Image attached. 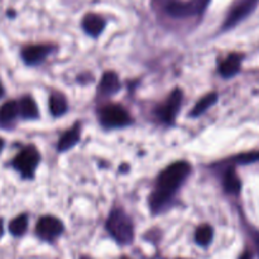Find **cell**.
<instances>
[{
    "label": "cell",
    "instance_id": "1",
    "mask_svg": "<svg viewBox=\"0 0 259 259\" xmlns=\"http://www.w3.org/2000/svg\"><path fill=\"white\" fill-rule=\"evenodd\" d=\"M191 167L187 162H176L167 167L157 181V187L151 196V207L153 211H158L166 204H168L182 182L190 175Z\"/></svg>",
    "mask_w": 259,
    "mask_h": 259
},
{
    "label": "cell",
    "instance_id": "2",
    "mask_svg": "<svg viewBox=\"0 0 259 259\" xmlns=\"http://www.w3.org/2000/svg\"><path fill=\"white\" fill-rule=\"evenodd\" d=\"M106 229L116 242L129 244L133 242L134 228L132 219L123 210H114L106 222Z\"/></svg>",
    "mask_w": 259,
    "mask_h": 259
},
{
    "label": "cell",
    "instance_id": "3",
    "mask_svg": "<svg viewBox=\"0 0 259 259\" xmlns=\"http://www.w3.org/2000/svg\"><path fill=\"white\" fill-rule=\"evenodd\" d=\"M100 121L108 129L123 128L131 124V116L123 106L109 105L101 109Z\"/></svg>",
    "mask_w": 259,
    "mask_h": 259
},
{
    "label": "cell",
    "instance_id": "4",
    "mask_svg": "<svg viewBox=\"0 0 259 259\" xmlns=\"http://www.w3.org/2000/svg\"><path fill=\"white\" fill-rule=\"evenodd\" d=\"M38 163H39V153L34 147L24 148L13 161L14 168L19 171L23 177H27V179H30L33 176Z\"/></svg>",
    "mask_w": 259,
    "mask_h": 259
},
{
    "label": "cell",
    "instance_id": "5",
    "mask_svg": "<svg viewBox=\"0 0 259 259\" xmlns=\"http://www.w3.org/2000/svg\"><path fill=\"white\" fill-rule=\"evenodd\" d=\"M207 4V0H190V2H177L171 0L166 5V10L169 15L176 18L191 17L201 12Z\"/></svg>",
    "mask_w": 259,
    "mask_h": 259
},
{
    "label": "cell",
    "instance_id": "6",
    "mask_svg": "<svg viewBox=\"0 0 259 259\" xmlns=\"http://www.w3.org/2000/svg\"><path fill=\"white\" fill-rule=\"evenodd\" d=\"M63 224L55 217H43L38 220L37 234L45 240H52L62 234Z\"/></svg>",
    "mask_w": 259,
    "mask_h": 259
},
{
    "label": "cell",
    "instance_id": "7",
    "mask_svg": "<svg viewBox=\"0 0 259 259\" xmlns=\"http://www.w3.org/2000/svg\"><path fill=\"white\" fill-rule=\"evenodd\" d=\"M182 103V93L177 89L174 93L171 94V96L168 98L167 103L159 109V118L162 119L166 123L172 124L175 121L177 113H179V109L181 106Z\"/></svg>",
    "mask_w": 259,
    "mask_h": 259
},
{
    "label": "cell",
    "instance_id": "8",
    "mask_svg": "<svg viewBox=\"0 0 259 259\" xmlns=\"http://www.w3.org/2000/svg\"><path fill=\"white\" fill-rule=\"evenodd\" d=\"M50 52L51 48L48 46H29L23 50L22 57L28 65H37V63L42 62Z\"/></svg>",
    "mask_w": 259,
    "mask_h": 259
},
{
    "label": "cell",
    "instance_id": "9",
    "mask_svg": "<svg viewBox=\"0 0 259 259\" xmlns=\"http://www.w3.org/2000/svg\"><path fill=\"white\" fill-rule=\"evenodd\" d=\"M255 2H257V0H242L240 3H238L234 7V9L230 12L229 17H228L227 27L237 24L239 20H242L243 18L247 17V15L252 12L253 8H254Z\"/></svg>",
    "mask_w": 259,
    "mask_h": 259
},
{
    "label": "cell",
    "instance_id": "10",
    "mask_svg": "<svg viewBox=\"0 0 259 259\" xmlns=\"http://www.w3.org/2000/svg\"><path fill=\"white\" fill-rule=\"evenodd\" d=\"M240 65H242V56L233 53L220 65L219 71L225 78H229L239 73Z\"/></svg>",
    "mask_w": 259,
    "mask_h": 259
},
{
    "label": "cell",
    "instance_id": "11",
    "mask_svg": "<svg viewBox=\"0 0 259 259\" xmlns=\"http://www.w3.org/2000/svg\"><path fill=\"white\" fill-rule=\"evenodd\" d=\"M119 89H120V82H119V78L116 76V73L106 72L103 76V78H101L100 86H99L100 94H103L105 96H110L118 93Z\"/></svg>",
    "mask_w": 259,
    "mask_h": 259
},
{
    "label": "cell",
    "instance_id": "12",
    "mask_svg": "<svg viewBox=\"0 0 259 259\" xmlns=\"http://www.w3.org/2000/svg\"><path fill=\"white\" fill-rule=\"evenodd\" d=\"M82 27L88 34L98 37L105 27V22L101 17L96 14H88L82 20Z\"/></svg>",
    "mask_w": 259,
    "mask_h": 259
},
{
    "label": "cell",
    "instance_id": "13",
    "mask_svg": "<svg viewBox=\"0 0 259 259\" xmlns=\"http://www.w3.org/2000/svg\"><path fill=\"white\" fill-rule=\"evenodd\" d=\"M80 128H78V124H76L73 128L68 129L65 134L60 138V142H58L57 149L60 152H65L67 149L72 148L76 144L80 142Z\"/></svg>",
    "mask_w": 259,
    "mask_h": 259
},
{
    "label": "cell",
    "instance_id": "14",
    "mask_svg": "<svg viewBox=\"0 0 259 259\" xmlns=\"http://www.w3.org/2000/svg\"><path fill=\"white\" fill-rule=\"evenodd\" d=\"M19 113V106L14 101H8L4 105L0 106V125H7L12 123Z\"/></svg>",
    "mask_w": 259,
    "mask_h": 259
},
{
    "label": "cell",
    "instance_id": "15",
    "mask_svg": "<svg viewBox=\"0 0 259 259\" xmlns=\"http://www.w3.org/2000/svg\"><path fill=\"white\" fill-rule=\"evenodd\" d=\"M224 189L228 194L238 195L242 189V184H240L239 177L235 174L234 168H229L225 174L224 177Z\"/></svg>",
    "mask_w": 259,
    "mask_h": 259
},
{
    "label": "cell",
    "instance_id": "16",
    "mask_svg": "<svg viewBox=\"0 0 259 259\" xmlns=\"http://www.w3.org/2000/svg\"><path fill=\"white\" fill-rule=\"evenodd\" d=\"M19 113L24 119H35L38 118V108L32 98L25 96L19 103Z\"/></svg>",
    "mask_w": 259,
    "mask_h": 259
},
{
    "label": "cell",
    "instance_id": "17",
    "mask_svg": "<svg viewBox=\"0 0 259 259\" xmlns=\"http://www.w3.org/2000/svg\"><path fill=\"white\" fill-rule=\"evenodd\" d=\"M50 111L53 116H60L67 111V101L61 94H53L50 98Z\"/></svg>",
    "mask_w": 259,
    "mask_h": 259
},
{
    "label": "cell",
    "instance_id": "18",
    "mask_svg": "<svg viewBox=\"0 0 259 259\" xmlns=\"http://www.w3.org/2000/svg\"><path fill=\"white\" fill-rule=\"evenodd\" d=\"M217 100H218V94H215V93H211V94H209V95L204 96V98L200 99L199 103L195 105L191 115L192 116L201 115V114H204L205 111L210 108V106L214 105V104L217 103Z\"/></svg>",
    "mask_w": 259,
    "mask_h": 259
},
{
    "label": "cell",
    "instance_id": "19",
    "mask_svg": "<svg viewBox=\"0 0 259 259\" xmlns=\"http://www.w3.org/2000/svg\"><path fill=\"white\" fill-rule=\"evenodd\" d=\"M28 227V218L27 215H19L15 219H13L9 224V232L15 237H20L25 233Z\"/></svg>",
    "mask_w": 259,
    "mask_h": 259
},
{
    "label": "cell",
    "instance_id": "20",
    "mask_svg": "<svg viewBox=\"0 0 259 259\" xmlns=\"http://www.w3.org/2000/svg\"><path fill=\"white\" fill-rule=\"evenodd\" d=\"M212 229L209 227V225H202L199 229L196 230V234H195V240L199 245L201 247H206L211 243L212 240Z\"/></svg>",
    "mask_w": 259,
    "mask_h": 259
},
{
    "label": "cell",
    "instance_id": "21",
    "mask_svg": "<svg viewBox=\"0 0 259 259\" xmlns=\"http://www.w3.org/2000/svg\"><path fill=\"white\" fill-rule=\"evenodd\" d=\"M3 147H4V141H3V139L0 138V152H2Z\"/></svg>",
    "mask_w": 259,
    "mask_h": 259
},
{
    "label": "cell",
    "instance_id": "22",
    "mask_svg": "<svg viewBox=\"0 0 259 259\" xmlns=\"http://www.w3.org/2000/svg\"><path fill=\"white\" fill-rule=\"evenodd\" d=\"M2 235H3V223L2 220H0V238H2Z\"/></svg>",
    "mask_w": 259,
    "mask_h": 259
},
{
    "label": "cell",
    "instance_id": "23",
    "mask_svg": "<svg viewBox=\"0 0 259 259\" xmlns=\"http://www.w3.org/2000/svg\"><path fill=\"white\" fill-rule=\"evenodd\" d=\"M3 94H4V89H3L2 83H0V98H2V96H3Z\"/></svg>",
    "mask_w": 259,
    "mask_h": 259
},
{
    "label": "cell",
    "instance_id": "24",
    "mask_svg": "<svg viewBox=\"0 0 259 259\" xmlns=\"http://www.w3.org/2000/svg\"><path fill=\"white\" fill-rule=\"evenodd\" d=\"M243 259H252V257H250V254H245L244 258Z\"/></svg>",
    "mask_w": 259,
    "mask_h": 259
},
{
    "label": "cell",
    "instance_id": "25",
    "mask_svg": "<svg viewBox=\"0 0 259 259\" xmlns=\"http://www.w3.org/2000/svg\"><path fill=\"white\" fill-rule=\"evenodd\" d=\"M258 250H259V242H258Z\"/></svg>",
    "mask_w": 259,
    "mask_h": 259
},
{
    "label": "cell",
    "instance_id": "26",
    "mask_svg": "<svg viewBox=\"0 0 259 259\" xmlns=\"http://www.w3.org/2000/svg\"><path fill=\"white\" fill-rule=\"evenodd\" d=\"M124 259H126V258H124Z\"/></svg>",
    "mask_w": 259,
    "mask_h": 259
}]
</instances>
